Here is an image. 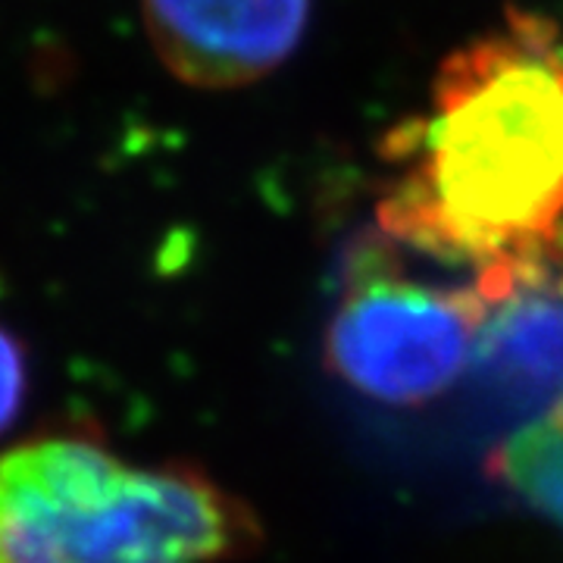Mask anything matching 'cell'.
I'll use <instances>...</instances> for the list:
<instances>
[{"mask_svg":"<svg viewBox=\"0 0 563 563\" xmlns=\"http://www.w3.org/2000/svg\"><path fill=\"white\" fill-rule=\"evenodd\" d=\"M492 303L454 395L461 442L504 451L563 407V239L485 266Z\"/></svg>","mask_w":563,"mask_h":563,"instance_id":"cell-4","label":"cell"},{"mask_svg":"<svg viewBox=\"0 0 563 563\" xmlns=\"http://www.w3.org/2000/svg\"><path fill=\"white\" fill-rule=\"evenodd\" d=\"M254 536L251 510L201 470L129 461L95 426L0 454V563H222Z\"/></svg>","mask_w":563,"mask_h":563,"instance_id":"cell-2","label":"cell"},{"mask_svg":"<svg viewBox=\"0 0 563 563\" xmlns=\"http://www.w3.org/2000/svg\"><path fill=\"white\" fill-rule=\"evenodd\" d=\"M313 0H141L154 54L185 85L266 79L301 44Z\"/></svg>","mask_w":563,"mask_h":563,"instance_id":"cell-5","label":"cell"},{"mask_svg":"<svg viewBox=\"0 0 563 563\" xmlns=\"http://www.w3.org/2000/svg\"><path fill=\"white\" fill-rule=\"evenodd\" d=\"M385 154L398 179L379 220L404 247L485 269L561 242V29L526 13L454 51Z\"/></svg>","mask_w":563,"mask_h":563,"instance_id":"cell-1","label":"cell"},{"mask_svg":"<svg viewBox=\"0 0 563 563\" xmlns=\"http://www.w3.org/2000/svg\"><path fill=\"white\" fill-rule=\"evenodd\" d=\"M29 391V354L13 329L0 322V435L20 420Z\"/></svg>","mask_w":563,"mask_h":563,"instance_id":"cell-7","label":"cell"},{"mask_svg":"<svg viewBox=\"0 0 563 563\" xmlns=\"http://www.w3.org/2000/svg\"><path fill=\"white\" fill-rule=\"evenodd\" d=\"M485 269L426 276L395 244L363 247L325 325V366L354 401L420 413L454 398L488 317Z\"/></svg>","mask_w":563,"mask_h":563,"instance_id":"cell-3","label":"cell"},{"mask_svg":"<svg viewBox=\"0 0 563 563\" xmlns=\"http://www.w3.org/2000/svg\"><path fill=\"white\" fill-rule=\"evenodd\" d=\"M498 466L526 501L563 529V407L507 444Z\"/></svg>","mask_w":563,"mask_h":563,"instance_id":"cell-6","label":"cell"}]
</instances>
